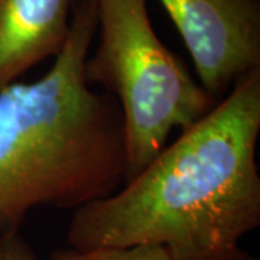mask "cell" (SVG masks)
Wrapping results in <instances>:
<instances>
[{
	"label": "cell",
	"mask_w": 260,
	"mask_h": 260,
	"mask_svg": "<svg viewBox=\"0 0 260 260\" xmlns=\"http://www.w3.org/2000/svg\"><path fill=\"white\" fill-rule=\"evenodd\" d=\"M0 260H39L37 253L19 232L0 237Z\"/></svg>",
	"instance_id": "52a82bcc"
},
{
	"label": "cell",
	"mask_w": 260,
	"mask_h": 260,
	"mask_svg": "<svg viewBox=\"0 0 260 260\" xmlns=\"http://www.w3.org/2000/svg\"><path fill=\"white\" fill-rule=\"evenodd\" d=\"M259 135L254 70L133 179L74 210L68 247L153 244L172 260H256L240 242L260 225Z\"/></svg>",
	"instance_id": "6da1fadb"
},
{
	"label": "cell",
	"mask_w": 260,
	"mask_h": 260,
	"mask_svg": "<svg viewBox=\"0 0 260 260\" xmlns=\"http://www.w3.org/2000/svg\"><path fill=\"white\" fill-rule=\"evenodd\" d=\"M189 52L198 83L215 102L260 70L259 0H159Z\"/></svg>",
	"instance_id": "277c9868"
},
{
	"label": "cell",
	"mask_w": 260,
	"mask_h": 260,
	"mask_svg": "<svg viewBox=\"0 0 260 260\" xmlns=\"http://www.w3.org/2000/svg\"><path fill=\"white\" fill-rule=\"evenodd\" d=\"M48 260H172L165 247L142 244L121 249H91L77 250L65 247L52 251Z\"/></svg>",
	"instance_id": "8992f818"
},
{
	"label": "cell",
	"mask_w": 260,
	"mask_h": 260,
	"mask_svg": "<svg viewBox=\"0 0 260 260\" xmlns=\"http://www.w3.org/2000/svg\"><path fill=\"white\" fill-rule=\"evenodd\" d=\"M95 5L99 44L87 56L84 74L119 106L124 184L167 146L172 130L189 127L217 102L159 39L148 0H95Z\"/></svg>",
	"instance_id": "3957f363"
},
{
	"label": "cell",
	"mask_w": 260,
	"mask_h": 260,
	"mask_svg": "<svg viewBox=\"0 0 260 260\" xmlns=\"http://www.w3.org/2000/svg\"><path fill=\"white\" fill-rule=\"evenodd\" d=\"M74 2L0 0V90L61 52Z\"/></svg>",
	"instance_id": "5b68a950"
},
{
	"label": "cell",
	"mask_w": 260,
	"mask_h": 260,
	"mask_svg": "<svg viewBox=\"0 0 260 260\" xmlns=\"http://www.w3.org/2000/svg\"><path fill=\"white\" fill-rule=\"evenodd\" d=\"M95 34V0H75L47 74L0 90V237L39 207L77 210L123 184L119 106L84 74Z\"/></svg>",
	"instance_id": "7a4b0ae2"
}]
</instances>
